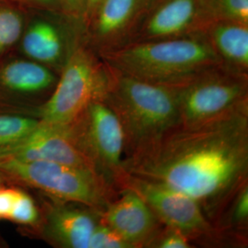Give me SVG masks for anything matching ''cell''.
<instances>
[{
  "label": "cell",
  "instance_id": "cell-22",
  "mask_svg": "<svg viewBox=\"0 0 248 248\" xmlns=\"http://www.w3.org/2000/svg\"><path fill=\"white\" fill-rule=\"evenodd\" d=\"M89 248H130L115 231L108 226L101 219L90 236Z\"/></svg>",
  "mask_w": 248,
  "mask_h": 248
},
{
  "label": "cell",
  "instance_id": "cell-26",
  "mask_svg": "<svg viewBox=\"0 0 248 248\" xmlns=\"http://www.w3.org/2000/svg\"><path fill=\"white\" fill-rule=\"evenodd\" d=\"M103 0H88V9H87V13H86V17L84 19V24L83 26H85L88 24L90 18L93 17V15L95 14V12L98 9L99 5L102 3Z\"/></svg>",
  "mask_w": 248,
  "mask_h": 248
},
{
  "label": "cell",
  "instance_id": "cell-24",
  "mask_svg": "<svg viewBox=\"0 0 248 248\" xmlns=\"http://www.w3.org/2000/svg\"><path fill=\"white\" fill-rule=\"evenodd\" d=\"M16 194V189L0 188V219H9Z\"/></svg>",
  "mask_w": 248,
  "mask_h": 248
},
{
  "label": "cell",
  "instance_id": "cell-21",
  "mask_svg": "<svg viewBox=\"0 0 248 248\" xmlns=\"http://www.w3.org/2000/svg\"><path fill=\"white\" fill-rule=\"evenodd\" d=\"M149 248H192L194 245L182 231L163 225L154 238L151 240Z\"/></svg>",
  "mask_w": 248,
  "mask_h": 248
},
{
  "label": "cell",
  "instance_id": "cell-9",
  "mask_svg": "<svg viewBox=\"0 0 248 248\" xmlns=\"http://www.w3.org/2000/svg\"><path fill=\"white\" fill-rule=\"evenodd\" d=\"M153 0H103L84 28L85 42L98 54L132 43Z\"/></svg>",
  "mask_w": 248,
  "mask_h": 248
},
{
  "label": "cell",
  "instance_id": "cell-2",
  "mask_svg": "<svg viewBox=\"0 0 248 248\" xmlns=\"http://www.w3.org/2000/svg\"><path fill=\"white\" fill-rule=\"evenodd\" d=\"M98 55L117 71L168 87H178L199 73L222 63L204 31L132 43Z\"/></svg>",
  "mask_w": 248,
  "mask_h": 248
},
{
  "label": "cell",
  "instance_id": "cell-13",
  "mask_svg": "<svg viewBox=\"0 0 248 248\" xmlns=\"http://www.w3.org/2000/svg\"><path fill=\"white\" fill-rule=\"evenodd\" d=\"M100 220V212L66 202L50 204L45 215V236L54 245L66 248H89L90 236Z\"/></svg>",
  "mask_w": 248,
  "mask_h": 248
},
{
  "label": "cell",
  "instance_id": "cell-18",
  "mask_svg": "<svg viewBox=\"0 0 248 248\" xmlns=\"http://www.w3.org/2000/svg\"><path fill=\"white\" fill-rule=\"evenodd\" d=\"M22 30L23 19L18 11L0 8V54L18 42Z\"/></svg>",
  "mask_w": 248,
  "mask_h": 248
},
{
  "label": "cell",
  "instance_id": "cell-16",
  "mask_svg": "<svg viewBox=\"0 0 248 248\" xmlns=\"http://www.w3.org/2000/svg\"><path fill=\"white\" fill-rule=\"evenodd\" d=\"M55 82L53 72L35 61H12L0 70V85L13 92L39 93L50 89Z\"/></svg>",
  "mask_w": 248,
  "mask_h": 248
},
{
  "label": "cell",
  "instance_id": "cell-6",
  "mask_svg": "<svg viewBox=\"0 0 248 248\" xmlns=\"http://www.w3.org/2000/svg\"><path fill=\"white\" fill-rule=\"evenodd\" d=\"M179 123H202L248 102V74L222 63L176 87Z\"/></svg>",
  "mask_w": 248,
  "mask_h": 248
},
{
  "label": "cell",
  "instance_id": "cell-25",
  "mask_svg": "<svg viewBox=\"0 0 248 248\" xmlns=\"http://www.w3.org/2000/svg\"><path fill=\"white\" fill-rule=\"evenodd\" d=\"M15 1L22 3L33 9H40V10L48 11V12L61 13L58 0H15Z\"/></svg>",
  "mask_w": 248,
  "mask_h": 248
},
{
  "label": "cell",
  "instance_id": "cell-3",
  "mask_svg": "<svg viewBox=\"0 0 248 248\" xmlns=\"http://www.w3.org/2000/svg\"><path fill=\"white\" fill-rule=\"evenodd\" d=\"M109 69V85L102 101L121 124L124 159H127L150 146L179 123L177 90L176 87L134 78L111 66Z\"/></svg>",
  "mask_w": 248,
  "mask_h": 248
},
{
  "label": "cell",
  "instance_id": "cell-10",
  "mask_svg": "<svg viewBox=\"0 0 248 248\" xmlns=\"http://www.w3.org/2000/svg\"><path fill=\"white\" fill-rule=\"evenodd\" d=\"M212 22L205 0H153L132 43L192 35Z\"/></svg>",
  "mask_w": 248,
  "mask_h": 248
},
{
  "label": "cell",
  "instance_id": "cell-7",
  "mask_svg": "<svg viewBox=\"0 0 248 248\" xmlns=\"http://www.w3.org/2000/svg\"><path fill=\"white\" fill-rule=\"evenodd\" d=\"M129 188L140 196L160 222L182 231L194 242L203 245H232L230 237L208 219L191 197L172 187L126 173L120 190Z\"/></svg>",
  "mask_w": 248,
  "mask_h": 248
},
{
  "label": "cell",
  "instance_id": "cell-17",
  "mask_svg": "<svg viewBox=\"0 0 248 248\" xmlns=\"http://www.w3.org/2000/svg\"><path fill=\"white\" fill-rule=\"evenodd\" d=\"M39 122L23 116L0 115V149L25 137L35 129Z\"/></svg>",
  "mask_w": 248,
  "mask_h": 248
},
{
  "label": "cell",
  "instance_id": "cell-1",
  "mask_svg": "<svg viewBox=\"0 0 248 248\" xmlns=\"http://www.w3.org/2000/svg\"><path fill=\"white\" fill-rule=\"evenodd\" d=\"M124 168L191 197L213 224L248 183V102L205 122L178 123Z\"/></svg>",
  "mask_w": 248,
  "mask_h": 248
},
{
  "label": "cell",
  "instance_id": "cell-5",
  "mask_svg": "<svg viewBox=\"0 0 248 248\" xmlns=\"http://www.w3.org/2000/svg\"><path fill=\"white\" fill-rule=\"evenodd\" d=\"M109 79L108 63L80 37L62 65L51 98L40 108L39 120L72 124L90 102L103 100Z\"/></svg>",
  "mask_w": 248,
  "mask_h": 248
},
{
  "label": "cell",
  "instance_id": "cell-11",
  "mask_svg": "<svg viewBox=\"0 0 248 248\" xmlns=\"http://www.w3.org/2000/svg\"><path fill=\"white\" fill-rule=\"evenodd\" d=\"M0 159L55 162L96 171L78 145L69 125L41 120L25 137L0 149Z\"/></svg>",
  "mask_w": 248,
  "mask_h": 248
},
{
  "label": "cell",
  "instance_id": "cell-15",
  "mask_svg": "<svg viewBox=\"0 0 248 248\" xmlns=\"http://www.w3.org/2000/svg\"><path fill=\"white\" fill-rule=\"evenodd\" d=\"M22 48L35 62L62 67L74 47L67 48L62 27L51 19L38 18L27 29Z\"/></svg>",
  "mask_w": 248,
  "mask_h": 248
},
{
  "label": "cell",
  "instance_id": "cell-23",
  "mask_svg": "<svg viewBox=\"0 0 248 248\" xmlns=\"http://www.w3.org/2000/svg\"><path fill=\"white\" fill-rule=\"evenodd\" d=\"M60 11L66 18L84 24L88 9V0H58ZM84 28V26H83Z\"/></svg>",
  "mask_w": 248,
  "mask_h": 248
},
{
  "label": "cell",
  "instance_id": "cell-19",
  "mask_svg": "<svg viewBox=\"0 0 248 248\" xmlns=\"http://www.w3.org/2000/svg\"><path fill=\"white\" fill-rule=\"evenodd\" d=\"M213 21L236 20L248 23V0H205Z\"/></svg>",
  "mask_w": 248,
  "mask_h": 248
},
{
  "label": "cell",
  "instance_id": "cell-20",
  "mask_svg": "<svg viewBox=\"0 0 248 248\" xmlns=\"http://www.w3.org/2000/svg\"><path fill=\"white\" fill-rule=\"evenodd\" d=\"M9 219L23 225H37L41 215L33 200L25 192L17 190L16 198Z\"/></svg>",
  "mask_w": 248,
  "mask_h": 248
},
{
  "label": "cell",
  "instance_id": "cell-12",
  "mask_svg": "<svg viewBox=\"0 0 248 248\" xmlns=\"http://www.w3.org/2000/svg\"><path fill=\"white\" fill-rule=\"evenodd\" d=\"M100 219L130 248H147L164 225L142 198L129 188L120 190L118 197L100 212Z\"/></svg>",
  "mask_w": 248,
  "mask_h": 248
},
{
  "label": "cell",
  "instance_id": "cell-8",
  "mask_svg": "<svg viewBox=\"0 0 248 248\" xmlns=\"http://www.w3.org/2000/svg\"><path fill=\"white\" fill-rule=\"evenodd\" d=\"M68 125L96 172L120 191L121 180L126 174L124 136L115 113L102 100H95Z\"/></svg>",
  "mask_w": 248,
  "mask_h": 248
},
{
  "label": "cell",
  "instance_id": "cell-14",
  "mask_svg": "<svg viewBox=\"0 0 248 248\" xmlns=\"http://www.w3.org/2000/svg\"><path fill=\"white\" fill-rule=\"evenodd\" d=\"M204 32L222 65L248 74V23L216 20Z\"/></svg>",
  "mask_w": 248,
  "mask_h": 248
},
{
  "label": "cell",
  "instance_id": "cell-4",
  "mask_svg": "<svg viewBox=\"0 0 248 248\" xmlns=\"http://www.w3.org/2000/svg\"><path fill=\"white\" fill-rule=\"evenodd\" d=\"M0 172L56 201L82 204L98 212L120 192L96 171L61 163L0 159Z\"/></svg>",
  "mask_w": 248,
  "mask_h": 248
}]
</instances>
